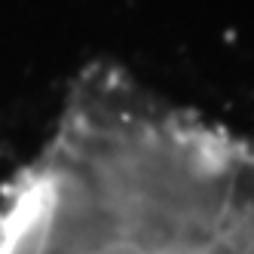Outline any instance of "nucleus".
Masks as SVG:
<instances>
[{
  "label": "nucleus",
  "mask_w": 254,
  "mask_h": 254,
  "mask_svg": "<svg viewBox=\"0 0 254 254\" xmlns=\"http://www.w3.org/2000/svg\"><path fill=\"white\" fill-rule=\"evenodd\" d=\"M83 254H166L159 242H147L138 230H114L104 233Z\"/></svg>",
  "instance_id": "nucleus-1"
}]
</instances>
